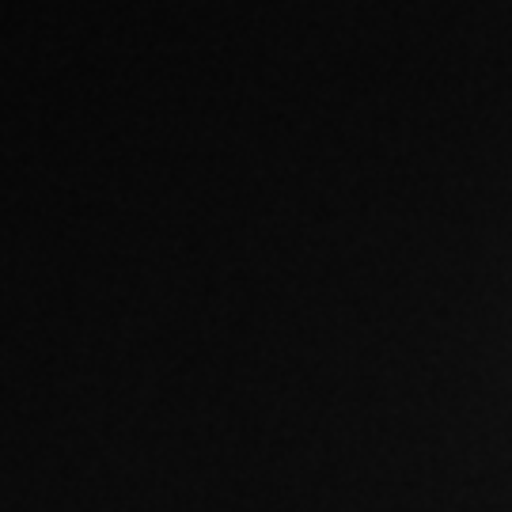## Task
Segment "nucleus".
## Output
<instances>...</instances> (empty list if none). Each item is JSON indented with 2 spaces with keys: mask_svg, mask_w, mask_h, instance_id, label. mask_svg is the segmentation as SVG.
I'll list each match as a JSON object with an SVG mask.
<instances>
[]
</instances>
